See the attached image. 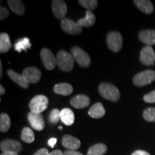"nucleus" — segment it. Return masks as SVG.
<instances>
[{"label": "nucleus", "instance_id": "2eb2a0df", "mask_svg": "<svg viewBox=\"0 0 155 155\" xmlns=\"http://www.w3.org/2000/svg\"><path fill=\"white\" fill-rule=\"evenodd\" d=\"M139 38L147 46H152L155 45V30H144L139 33Z\"/></svg>", "mask_w": 155, "mask_h": 155}, {"label": "nucleus", "instance_id": "6ab92c4d", "mask_svg": "<svg viewBox=\"0 0 155 155\" xmlns=\"http://www.w3.org/2000/svg\"><path fill=\"white\" fill-rule=\"evenodd\" d=\"M96 22V17L95 15L91 11L86 10V16L83 18H81L78 20V25H80L81 28L85 27V28H91L95 24Z\"/></svg>", "mask_w": 155, "mask_h": 155}, {"label": "nucleus", "instance_id": "9b49d317", "mask_svg": "<svg viewBox=\"0 0 155 155\" xmlns=\"http://www.w3.org/2000/svg\"><path fill=\"white\" fill-rule=\"evenodd\" d=\"M28 119L30 126L35 130L42 131L45 128V121L41 114L30 112L28 115Z\"/></svg>", "mask_w": 155, "mask_h": 155}, {"label": "nucleus", "instance_id": "393cba45", "mask_svg": "<svg viewBox=\"0 0 155 155\" xmlns=\"http://www.w3.org/2000/svg\"><path fill=\"white\" fill-rule=\"evenodd\" d=\"M107 151V147L104 144H96L89 148L87 155H104Z\"/></svg>", "mask_w": 155, "mask_h": 155}, {"label": "nucleus", "instance_id": "39448f33", "mask_svg": "<svg viewBox=\"0 0 155 155\" xmlns=\"http://www.w3.org/2000/svg\"><path fill=\"white\" fill-rule=\"evenodd\" d=\"M155 80V72L152 70H147L137 74L134 78V84L137 86H144Z\"/></svg>", "mask_w": 155, "mask_h": 155}, {"label": "nucleus", "instance_id": "5701e85b", "mask_svg": "<svg viewBox=\"0 0 155 155\" xmlns=\"http://www.w3.org/2000/svg\"><path fill=\"white\" fill-rule=\"evenodd\" d=\"M134 2L135 5L145 14L150 15L154 10L152 3L149 0H136V1H134Z\"/></svg>", "mask_w": 155, "mask_h": 155}, {"label": "nucleus", "instance_id": "a19ab883", "mask_svg": "<svg viewBox=\"0 0 155 155\" xmlns=\"http://www.w3.org/2000/svg\"><path fill=\"white\" fill-rule=\"evenodd\" d=\"M0 77H2V62H0Z\"/></svg>", "mask_w": 155, "mask_h": 155}, {"label": "nucleus", "instance_id": "aec40b11", "mask_svg": "<svg viewBox=\"0 0 155 155\" xmlns=\"http://www.w3.org/2000/svg\"><path fill=\"white\" fill-rule=\"evenodd\" d=\"M11 10L19 16H22L25 12V6L22 1L19 0H9L7 2Z\"/></svg>", "mask_w": 155, "mask_h": 155}, {"label": "nucleus", "instance_id": "f03ea898", "mask_svg": "<svg viewBox=\"0 0 155 155\" xmlns=\"http://www.w3.org/2000/svg\"><path fill=\"white\" fill-rule=\"evenodd\" d=\"M98 91L102 97L111 101H117L120 98L119 89L111 83H101L98 86Z\"/></svg>", "mask_w": 155, "mask_h": 155}, {"label": "nucleus", "instance_id": "58836bf2", "mask_svg": "<svg viewBox=\"0 0 155 155\" xmlns=\"http://www.w3.org/2000/svg\"><path fill=\"white\" fill-rule=\"evenodd\" d=\"M1 155H18V154L16 152H5L2 153Z\"/></svg>", "mask_w": 155, "mask_h": 155}, {"label": "nucleus", "instance_id": "79ce46f5", "mask_svg": "<svg viewBox=\"0 0 155 155\" xmlns=\"http://www.w3.org/2000/svg\"><path fill=\"white\" fill-rule=\"evenodd\" d=\"M63 129V127H62L61 126V127H59V129Z\"/></svg>", "mask_w": 155, "mask_h": 155}, {"label": "nucleus", "instance_id": "6e6552de", "mask_svg": "<svg viewBox=\"0 0 155 155\" xmlns=\"http://www.w3.org/2000/svg\"><path fill=\"white\" fill-rule=\"evenodd\" d=\"M61 28L64 32L70 35H77L82 32V28L77 22L68 18L61 20Z\"/></svg>", "mask_w": 155, "mask_h": 155}, {"label": "nucleus", "instance_id": "7ed1b4c3", "mask_svg": "<svg viewBox=\"0 0 155 155\" xmlns=\"http://www.w3.org/2000/svg\"><path fill=\"white\" fill-rule=\"evenodd\" d=\"M106 42H107L108 47L113 52L117 53L121 50L123 45V38L121 33L119 32H108L106 36Z\"/></svg>", "mask_w": 155, "mask_h": 155}, {"label": "nucleus", "instance_id": "ea45409f", "mask_svg": "<svg viewBox=\"0 0 155 155\" xmlns=\"http://www.w3.org/2000/svg\"><path fill=\"white\" fill-rule=\"evenodd\" d=\"M5 88H4V87L2 86H0V94L1 95H3L4 94H5Z\"/></svg>", "mask_w": 155, "mask_h": 155}, {"label": "nucleus", "instance_id": "4c0bfd02", "mask_svg": "<svg viewBox=\"0 0 155 155\" xmlns=\"http://www.w3.org/2000/svg\"><path fill=\"white\" fill-rule=\"evenodd\" d=\"M48 155H64V152L59 150H56L53 151L52 152H50L48 154Z\"/></svg>", "mask_w": 155, "mask_h": 155}, {"label": "nucleus", "instance_id": "9d476101", "mask_svg": "<svg viewBox=\"0 0 155 155\" xmlns=\"http://www.w3.org/2000/svg\"><path fill=\"white\" fill-rule=\"evenodd\" d=\"M140 61L143 65H153L155 63V53L150 46L143 48L140 53Z\"/></svg>", "mask_w": 155, "mask_h": 155}, {"label": "nucleus", "instance_id": "ddd939ff", "mask_svg": "<svg viewBox=\"0 0 155 155\" xmlns=\"http://www.w3.org/2000/svg\"><path fill=\"white\" fill-rule=\"evenodd\" d=\"M22 75L29 83H37L41 78V71L35 67H29L25 68L23 71Z\"/></svg>", "mask_w": 155, "mask_h": 155}, {"label": "nucleus", "instance_id": "423d86ee", "mask_svg": "<svg viewBox=\"0 0 155 155\" xmlns=\"http://www.w3.org/2000/svg\"><path fill=\"white\" fill-rule=\"evenodd\" d=\"M71 51V55L80 66L83 68L89 66L91 64V58L86 52L78 47H73Z\"/></svg>", "mask_w": 155, "mask_h": 155}, {"label": "nucleus", "instance_id": "c9c22d12", "mask_svg": "<svg viewBox=\"0 0 155 155\" xmlns=\"http://www.w3.org/2000/svg\"><path fill=\"white\" fill-rule=\"evenodd\" d=\"M131 155H150L148 152H145V151H142V150H137L135 151Z\"/></svg>", "mask_w": 155, "mask_h": 155}, {"label": "nucleus", "instance_id": "dca6fc26", "mask_svg": "<svg viewBox=\"0 0 155 155\" xmlns=\"http://www.w3.org/2000/svg\"><path fill=\"white\" fill-rule=\"evenodd\" d=\"M71 104L73 107L78 108V109L86 108L90 104V98L86 95H77L71 98Z\"/></svg>", "mask_w": 155, "mask_h": 155}, {"label": "nucleus", "instance_id": "20e7f679", "mask_svg": "<svg viewBox=\"0 0 155 155\" xmlns=\"http://www.w3.org/2000/svg\"><path fill=\"white\" fill-rule=\"evenodd\" d=\"M48 106V98L43 95H38L35 96L30 102V108L31 112L36 114H41Z\"/></svg>", "mask_w": 155, "mask_h": 155}, {"label": "nucleus", "instance_id": "f8f14e48", "mask_svg": "<svg viewBox=\"0 0 155 155\" xmlns=\"http://www.w3.org/2000/svg\"><path fill=\"white\" fill-rule=\"evenodd\" d=\"M52 10L56 18L63 19L67 13L66 3L63 0H54L52 2Z\"/></svg>", "mask_w": 155, "mask_h": 155}, {"label": "nucleus", "instance_id": "2f4dec72", "mask_svg": "<svg viewBox=\"0 0 155 155\" xmlns=\"http://www.w3.org/2000/svg\"><path fill=\"white\" fill-rule=\"evenodd\" d=\"M144 101L147 103H150V104L155 103V91H153L145 95L144 96Z\"/></svg>", "mask_w": 155, "mask_h": 155}, {"label": "nucleus", "instance_id": "f704fd0d", "mask_svg": "<svg viewBox=\"0 0 155 155\" xmlns=\"http://www.w3.org/2000/svg\"><path fill=\"white\" fill-rule=\"evenodd\" d=\"M64 155H83L81 152H76V151L72 150H67L64 152Z\"/></svg>", "mask_w": 155, "mask_h": 155}, {"label": "nucleus", "instance_id": "e433bc0d", "mask_svg": "<svg viewBox=\"0 0 155 155\" xmlns=\"http://www.w3.org/2000/svg\"><path fill=\"white\" fill-rule=\"evenodd\" d=\"M57 139L56 138H51L49 139V141H48V144L50 145V147H54V146L56 144V143H57Z\"/></svg>", "mask_w": 155, "mask_h": 155}, {"label": "nucleus", "instance_id": "f3484780", "mask_svg": "<svg viewBox=\"0 0 155 155\" xmlns=\"http://www.w3.org/2000/svg\"><path fill=\"white\" fill-rule=\"evenodd\" d=\"M7 75H9V77L12 80L16 83L18 86L22 87V88H28L29 87L30 83L22 74H19V73L15 72L13 70L9 69L7 71Z\"/></svg>", "mask_w": 155, "mask_h": 155}, {"label": "nucleus", "instance_id": "1a4fd4ad", "mask_svg": "<svg viewBox=\"0 0 155 155\" xmlns=\"http://www.w3.org/2000/svg\"><path fill=\"white\" fill-rule=\"evenodd\" d=\"M0 149L3 152H13L18 154L22 151V146L20 142L14 139H5L1 141Z\"/></svg>", "mask_w": 155, "mask_h": 155}, {"label": "nucleus", "instance_id": "412c9836", "mask_svg": "<svg viewBox=\"0 0 155 155\" xmlns=\"http://www.w3.org/2000/svg\"><path fill=\"white\" fill-rule=\"evenodd\" d=\"M61 121L67 126H71L74 123L75 116L73 111L68 108H65L61 111Z\"/></svg>", "mask_w": 155, "mask_h": 155}, {"label": "nucleus", "instance_id": "c756f323", "mask_svg": "<svg viewBox=\"0 0 155 155\" xmlns=\"http://www.w3.org/2000/svg\"><path fill=\"white\" fill-rule=\"evenodd\" d=\"M60 120H61V111L58 108H54L50 112L48 116V121L51 124H55Z\"/></svg>", "mask_w": 155, "mask_h": 155}, {"label": "nucleus", "instance_id": "c85d7f7f", "mask_svg": "<svg viewBox=\"0 0 155 155\" xmlns=\"http://www.w3.org/2000/svg\"><path fill=\"white\" fill-rule=\"evenodd\" d=\"M78 3L84 8L87 9V10L91 12L94 10L98 5V2L96 0H79Z\"/></svg>", "mask_w": 155, "mask_h": 155}, {"label": "nucleus", "instance_id": "4468645a", "mask_svg": "<svg viewBox=\"0 0 155 155\" xmlns=\"http://www.w3.org/2000/svg\"><path fill=\"white\" fill-rule=\"evenodd\" d=\"M62 144L68 150L75 151L80 148L81 141L78 139L75 138L73 136L66 134L63 136L62 139Z\"/></svg>", "mask_w": 155, "mask_h": 155}, {"label": "nucleus", "instance_id": "72a5a7b5", "mask_svg": "<svg viewBox=\"0 0 155 155\" xmlns=\"http://www.w3.org/2000/svg\"><path fill=\"white\" fill-rule=\"evenodd\" d=\"M49 152H48V150L47 149L43 148L40 149V150H38V152H36L33 155H48Z\"/></svg>", "mask_w": 155, "mask_h": 155}, {"label": "nucleus", "instance_id": "4be33fe9", "mask_svg": "<svg viewBox=\"0 0 155 155\" xmlns=\"http://www.w3.org/2000/svg\"><path fill=\"white\" fill-rule=\"evenodd\" d=\"M54 91L57 94L62 95V96H69L72 94L73 88L72 86L66 83H62L56 84L54 86Z\"/></svg>", "mask_w": 155, "mask_h": 155}, {"label": "nucleus", "instance_id": "a878e982", "mask_svg": "<svg viewBox=\"0 0 155 155\" xmlns=\"http://www.w3.org/2000/svg\"><path fill=\"white\" fill-rule=\"evenodd\" d=\"M15 50L18 53H20L22 50L26 51L27 50L31 48V43L30 39L28 38H23L19 40L15 44Z\"/></svg>", "mask_w": 155, "mask_h": 155}, {"label": "nucleus", "instance_id": "7c9ffc66", "mask_svg": "<svg viewBox=\"0 0 155 155\" xmlns=\"http://www.w3.org/2000/svg\"><path fill=\"white\" fill-rule=\"evenodd\" d=\"M144 119L147 121H155V108H147L143 112Z\"/></svg>", "mask_w": 155, "mask_h": 155}, {"label": "nucleus", "instance_id": "b1692460", "mask_svg": "<svg viewBox=\"0 0 155 155\" xmlns=\"http://www.w3.org/2000/svg\"><path fill=\"white\" fill-rule=\"evenodd\" d=\"M12 47L9 36L7 33L2 32L0 35V53H4L8 52Z\"/></svg>", "mask_w": 155, "mask_h": 155}, {"label": "nucleus", "instance_id": "f257e3e1", "mask_svg": "<svg viewBox=\"0 0 155 155\" xmlns=\"http://www.w3.org/2000/svg\"><path fill=\"white\" fill-rule=\"evenodd\" d=\"M57 65L61 71L65 72L71 71L74 66V58L71 53L65 50L59 51L56 56Z\"/></svg>", "mask_w": 155, "mask_h": 155}, {"label": "nucleus", "instance_id": "bb28decb", "mask_svg": "<svg viewBox=\"0 0 155 155\" xmlns=\"http://www.w3.org/2000/svg\"><path fill=\"white\" fill-rule=\"evenodd\" d=\"M21 139L23 141L26 143H32L35 140V134L33 131L29 127L23 128L22 134H21Z\"/></svg>", "mask_w": 155, "mask_h": 155}, {"label": "nucleus", "instance_id": "cd10ccee", "mask_svg": "<svg viewBox=\"0 0 155 155\" xmlns=\"http://www.w3.org/2000/svg\"><path fill=\"white\" fill-rule=\"evenodd\" d=\"M11 125L10 118L7 114L2 113L0 115V131L6 132L9 129Z\"/></svg>", "mask_w": 155, "mask_h": 155}, {"label": "nucleus", "instance_id": "a211bd4d", "mask_svg": "<svg viewBox=\"0 0 155 155\" xmlns=\"http://www.w3.org/2000/svg\"><path fill=\"white\" fill-rule=\"evenodd\" d=\"M106 111L101 103H96L90 108L88 115L94 119H99L105 115Z\"/></svg>", "mask_w": 155, "mask_h": 155}, {"label": "nucleus", "instance_id": "473e14b6", "mask_svg": "<svg viewBox=\"0 0 155 155\" xmlns=\"http://www.w3.org/2000/svg\"><path fill=\"white\" fill-rule=\"evenodd\" d=\"M9 12L8 9L6 8V7H2L1 9H0V19L2 21L5 20V19H6L9 17Z\"/></svg>", "mask_w": 155, "mask_h": 155}, {"label": "nucleus", "instance_id": "0eeeda50", "mask_svg": "<svg viewBox=\"0 0 155 155\" xmlns=\"http://www.w3.org/2000/svg\"><path fill=\"white\" fill-rule=\"evenodd\" d=\"M42 62L43 63L45 68L48 71H51L55 68V65H57L56 58L53 53L48 48H43L40 52Z\"/></svg>", "mask_w": 155, "mask_h": 155}]
</instances>
